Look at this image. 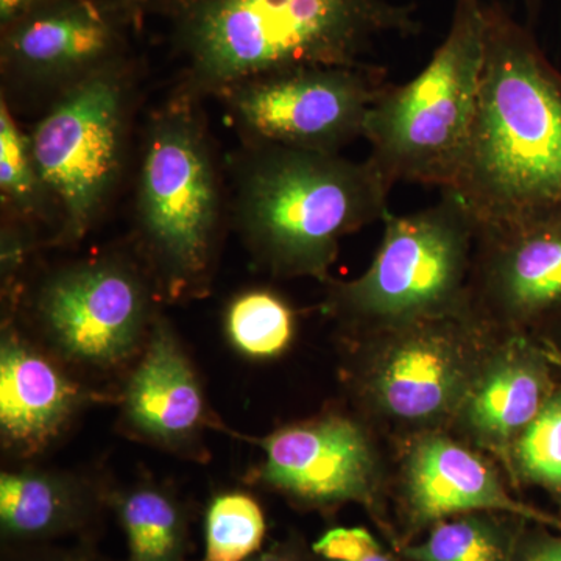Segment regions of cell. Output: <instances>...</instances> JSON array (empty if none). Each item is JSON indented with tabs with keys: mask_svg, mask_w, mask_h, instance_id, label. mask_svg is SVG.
<instances>
[{
	"mask_svg": "<svg viewBox=\"0 0 561 561\" xmlns=\"http://www.w3.org/2000/svg\"><path fill=\"white\" fill-rule=\"evenodd\" d=\"M485 60L453 190L479 227L561 217V70L529 27L486 5Z\"/></svg>",
	"mask_w": 561,
	"mask_h": 561,
	"instance_id": "6da1fadb",
	"label": "cell"
},
{
	"mask_svg": "<svg viewBox=\"0 0 561 561\" xmlns=\"http://www.w3.org/2000/svg\"><path fill=\"white\" fill-rule=\"evenodd\" d=\"M176 49L192 94L306 66H357L387 35L420 32L393 0H173Z\"/></svg>",
	"mask_w": 561,
	"mask_h": 561,
	"instance_id": "7a4b0ae2",
	"label": "cell"
},
{
	"mask_svg": "<svg viewBox=\"0 0 561 561\" xmlns=\"http://www.w3.org/2000/svg\"><path fill=\"white\" fill-rule=\"evenodd\" d=\"M391 190L370 158L251 146L239 176L238 220L272 275L330 283L342 239L386 219Z\"/></svg>",
	"mask_w": 561,
	"mask_h": 561,
	"instance_id": "3957f363",
	"label": "cell"
},
{
	"mask_svg": "<svg viewBox=\"0 0 561 561\" xmlns=\"http://www.w3.org/2000/svg\"><path fill=\"white\" fill-rule=\"evenodd\" d=\"M370 267L330 280L324 312L353 337L413 321L472 317L470 279L479 224L453 190L415 213L382 220Z\"/></svg>",
	"mask_w": 561,
	"mask_h": 561,
	"instance_id": "277c9868",
	"label": "cell"
},
{
	"mask_svg": "<svg viewBox=\"0 0 561 561\" xmlns=\"http://www.w3.org/2000/svg\"><path fill=\"white\" fill-rule=\"evenodd\" d=\"M486 27L482 0H457L448 35L430 62L408 83H387L373 102L364 138L391 186L443 191L456 183L481 90Z\"/></svg>",
	"mask_w": 561,
	"mask_h": 561,
	"instance_id": "5b68a950",
	"label": "cell"
},
{
	"mask_svg": "<svg viewBox=\"0 0 561 561\" xmlns=\"http://www.w3.org/2000/svg\"><path fill=\"white\" fill-rule=\"evenodd\" d=\"M138 230L158 289L171 300L208 286L220 190L194 94L183 90L150 121L138 184Z\"/></svg>",
	"mask_w": 561,
	"mask_h": 561,
	"instance_id": "8992f818",
	"label": "cell"
},
{
	"mask_svg": "<svg viewBox=\"0 0 561 561\" xmlns=\"http://www.w3.org/2000/svg\"><path fill=\"white\" fill-rule=\"evenodd\" d=\"M501 332L474 317L356 335L351 387L368 420L411 440L448 431Z\"/></svg>",
	"mask_w": 561,
	"mask_h": 561,
	"instance_id": "52a82bcc",
	"label": "cell"
},
{
	"mask_svg": "<svg viewBox=\"0 0 561 561\" xmlns=\"http://www.w3.org/2000/svg\"><path fill=\"white\" fill-rule=\"evenodd\" d=\"M128 83L124 60L111 62L61 91L28 136L36 171L58 209L57 243L87 234L119 176Z\"/></svg>",
	"mask_w": 561,
	"mask_h": 561,
	"instance_id": "ba28073f",
	"label": "cell"
},
{
	"mask_svg": "<svg viewBox=\"0 0 561 561\" xmlns=\"http://www.w3.org/2000/svg\"><path fill=\"white\" fill-rule=\"evenodd\" d=\"M157 313L150 286L130 262H77L44 280L35 319L47 348L69 367L106 373L133 364Z\"/></svg>",
	"mask_w": 561,
	"mask_h": 561,
	"instance_id": "9c48e42d",
	"label": "cell"
},
{
	"mask_svg": "<svg viewBox=\"0 0 561 561\" xmlns=\"http://www.w3.org/2000/svg\"><path fill=\"white\" fill-rule=\"evenodd\" d=\"M378 66H306L236 84L225 99L251 146L339 153L364 138L365 121L386 84Z\"/></svg>",
	"mask_w": 561,
	"mask_h": 561,
	"instance_id": "30bf717a",
	"label": "cell"
},
{
	"mask_svg": "<svg viewBox=\"0 0 561 561\" xmlns=\"http://www.w3.org/2000/svg\"><path fill=\"white\" fill-rule=\"evenodd\" d=\"M253 443L262 453L254 479L291 504L309 511L360 504L379 513L383 465L368 424L328 412Z\"/></svg>",
	"mask_w": 561,
	"mask_h": 561,
	"instance_id": "8fae6325",
	"label": "cell"
},
{
	"mask_svg": "<svg viewBox=\"0 0 561 561\" xmlns=\"http://www.w3.org/2000/svg\"><path fill=\"white\" fill-rule=\"evenodd\" d=\"M398 476V507L409 534L472 512H500L561 530V522L513 496L486 454L437 431L404 442Z\"/></svg>",
	"mask_w": 561,
	"mask_h": 561,
	"instance_id": "7c38bea8",
	"label": "cell"
},
{
	"mask_svg": "<svg viewBox=\"0 0 561 561\" xmlns=\"http://www.w3.org/2000/svg\"><path fill=\"white\" fill-rule=\"evenodd\" d=\"M471 312L497 332H530L561 305V217L479 227Z\"/></svg>",
	"mask_w": 561,
	"mask_h": 561,
	"instance_id": "4fadbf2b",
	"label": "cell"
},
{
	"mask_svg": "<svg viewBox=\"0 0 561 561\" xmlns=\"http://www.w3.org/2000/svg\"><path fill=\"white\" fill-rule=\"evenodd\" d=\"M122 28L101 0H43L2 25V72L18 83L68 90L121 60Z\"/></svg>",
	"mask_w": 561,
	"mask_h": 561,
	"instance_id": "5bb4252c",
	"label": "cell"
},
{
	"mask_svg": "<svg viewBox=\"0 0 561 561\" xmlns=\"http://www.w3.org/2000/svg\"><path fill=\"white\" fill-rule=\"evenodd\" d=\"M551 354L531 332H501L454 416V437L500 461L559 386Z\"/></svg>",
	"mask_w": 561,
	"mask_h": 561,
	"instance_id": "9a60e30c",
	"label": "cell"
},
{
	"mask_svg": "<svg viewBox=\"0 0 561 561\" xmlns=\"http://www.w3.org/2000/svg\"><path fill=\"white\" fill-rule=\"evenodd\" d=\"M122 427L139 440L205 459V431L216 426L201 378L168 320L154 317L121 398Z\"/></svg>",
	"mask_w": 561,
	"mask_h": 561,
	"instance_id": "2e32d148",
	"label": "cell"
},
{
	"mask_svg": "<svg viewBox=\"0 0 561 561\" xmlns=\"http://www.w3.org/2000/svg\"><path fill=\"white\" fill-rule=\"evenodd\" d=\"M101 400L69 365L24 337L11 320L0 343V435L5 451L38 456L60 440L92 401Z\"/></svg>",
	"mask_w": 561,
	"mask_h": 561,
	"instance_id": "e0dca14e",
	"label": "cell"
},
{
	"mask_svg": "<svg viewBox=\"0 0 561 561\" xmlns=\"http://www.w3.org/2000/svg\"><path fill=\"white\" fill-rule=\"evenodd\" d=\"M110 494L69 472L20 468L0 476V531L13 551L49 546L98 522Z\"/></svg>",
	"mask_w": 561,
	"mask_h": 561,
	"instance_id": "ac0fdd59",
	"label": "cell"
},
{
	"mask_svg": "<svg viewBox=\"0 0 561 561\" xmlns=\"http://www.w3.org/2000/svg\"><path fill=\"white\" fill-rule=\"evenodd\" d=\"M125 542V561H187L190 519L183 502L168 486L153 481L133 483L110 493Z\"/></svg>",
	"mask_w": 561,
	"mask_h": 561,
	"instance_id": "d6986e66",
	"label": "cell"
},
{
	"mask_svg": "<svg viewBox=\"0 0 561 561\" xmlns=\"http://www.w3.org/2000/svg\"><path fill=\"white\" fill-rule=\"evenodd\" d=\"M527 519L500 512H472L432 526L419 540L401 542L408 561H513Z\"/></svg>",
	"mask_w": 561,
	"mask_h": 561,
	"instance_id": "ffe728a7",
	"label": "cell"
},
{
	"mask_svg": "<svg viewBox=\"0 0 561 561\" xmlns=\"http://www.w3.org/2000/svg\"><path fill=\"white\" fill-rule=\"evenodd\" d=\"M225 332L232 348L253 360H272L294 343V308L271 289H249L236 295L225 311Z\"/></svg>",
	"mask_w": 561,
	"mask_h": 561,
	"instance_id": "44dd1931",
	"label": "cell"
},
{
	"mask_svg": "<svg viewBox=\"0 0 561 561\" xmlns=\"http://www.w3.org/2000/svg\"><path fill=\"white\" fill-rule=\"evenodd\" d=\"M507 474L513 485L546 491L561 507V381L513 445Z\"/></svg>",
	"mask_w": 561,
	"mask_h": 561,
	"instance_id": "7402d4cb",
	"label": "cell"
},
{
	"mask_svg": "<svg viewBox=\"0 0 561 561\" xmlns=\"http://www.w3.org/2000/svg\"><path fill=\"white\" fill-rule=\"evenodd\" d=\"M265 535L267 522L256 497L224 491L206 508L203 561H249L264 549Z\"/></svg>",
	"mask_w": 561,
	"mask_h": 561,
	"instance_id": "603a6c76",
	"label": "cell"
},
{
	"mask_svg": "<svg viewBox=\"0 0 561 561\" xmlns=\"http://www.w3.org/2000/svg\"><path fill=\"white\" fill-rule=\"evenodd\" d=\"M0 194L3 208L16 220L44 219L51 203L33 161L31 139L18 127L5 99L0 102Z\"/></svg>",
	"mask_w": 561,
	"mask_h": 561,
	"instance_id": "cb8c5ba5",
	"label": "cell"
},
{
	"mask_svg": "<svg viewBox=\"0 0 561 561\" xmlns=\"http://www.w3.org/2000/svg\"><path fill=\"white\" fill-rule=\"evenodd\" d=\"M311 548L317 561H408L365 527H332Z\"/></svg>",
	"mask_w": 561,
	"mask_h": 561,
	"instance_id": "d4e9b609",
	"label": "cell"
},
{
	"mask_svg": "<svg viewBox=\"0 0 561 561\" xmlns=\"http://www.w3.org/2000/svg\"><path fill=\"white\" fill-rule=\"evenodd\" d=\"M513 561H561V531L545 524L527 523L516 542Z\"/></svg>",
	"mask_w": 561,
	"mask_h": 561,
	"instance_id": "484cf974",
	"label": "cell"
},
{
	"mask_svg": "<svg viewBox=\"0 0 561 561\" xmlns=\"http://www.w3.org/2000/svg\"><path fill=\"white\" fill-rule=\"evenodd\" d=\"M16 224L9 221V225H3L2 228V278L7 279L3 287H9V291L13 287L11 284L16 279L18 272L24 264L28 249H31L27 236Z\"/></svg>",
	"mask_w": 561,
	"mask_h": 561,
	"instance_id": "4316f807",
	"label": "cell"
},
{
	"mask_svg": "<svg viewBox=\"0 0 561 561\" xmlns=\"http://www.w3.org/2000/svg\"><path fill=\"white\" fill-rule=\"evenodd\" d=\"M10 561H103L95 553L83 549H57L51 546L20 549Z\"/></svg>",
	"mask_w": 561,
	"mask_h": 561,
	"instance_id": "83f0119b",
	"label": "cell"
},
{
	"mask_svg": "<svg viewBox=\"0 0 561 561\" xmlns=\"http://www.w3.org/2000/svg\"><path fill=\"white\" fill-rule=\"evenodd\" d=\"M249 561H317L312 548H306L301 538L289 537L284 541L273 542L271 548L262 549Z\"/></svg>",
	"mask_w": 561,
	"mask_h": 561,
	"instance_id": "f1b7e54d",
	"label": "cell"
},
{
	"mask_svg": "<svg viewBox=\"0 0 561 561\" xmlns=\"http://www.w3.org/2000/svg\"><path fill=\"white\" fill-rule=\"evenodd\" d=\"M530 332L546 346L561 373V305L552 309Z\"/></svg>",
	"mask_w": 561,
	"mask_h": 561,
	"instance_id": "f546056e",
	"label": "cell"
},
{
	"mask_svg": "<svg viewBox=\"0 0 561 561\" xmlns=\"http://www.w3.org/2000/svg\"><path fill=\"white\" fill-rule=\"evenodd\" d=\"M101 2L124 27L139 31L154 0H101Z\"/></svg>",
	"mask_w": 561,
	"mask_h": 561,
	"instance_id": "4dcf8cb0",
	"label": "cell"
},
{
	"mask_svg": "<svg viewBox=\"0 0 561 561\" xmlns=\"http://www.w3.org/2000/svg\"><path fill=\"white\" fill-rule=\"evenodd\" d=\"M43 0H0V27Z\"/></svg>",
	"mask_w": 561,
	"mask_h": 561,
	"instance_id": "1f68e13d",
	"label": "cell"
}]
</instances>
